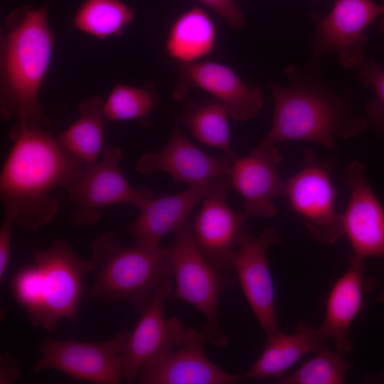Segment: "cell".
<instances>
[{"label":"cell","mask_w":384,"mask_h":384,"mask_svg":"<svg viewBox=\"0 0 384 384\" xmlns=\"http://www.w3.org/2000/svg\"><path fill=\"white\" fill-rule=\"evenodd\" d=\"M12 147L0 175L4 213L21 228L33 231L50 223L60 203L53 194L78 180L88 166L65 149L48 128L17 123Z\"/></svg>","instance_id":"cell-1"},{"label":"cell","mask_w":384,"mask_h":384,"mask_svg":"<svg viewBox=\"0 0 384 384\" xmlns=\"http://www.w3.org/2000/svg\"><path fill=\"white\" fill-rule=\"evenodd\" d=\"M284 75L289 86L269 83L274 113L262 142L307 141L334 151L335 137L348 139L367 129V120L356 111L353 89L334 88L323 76L320 59L313 57L304 68L289 65Z\"/></svg>","instance_id":"cell-2"},{"label":"cell","mask_w":384,"mask_h":384,"mask_svg":"<svg viewBox=\"0 0 384 384\" xmlns=\"http://www.w3.org/2000/svg\"><path fill=\"white\" fill-rule=\"evenodd\" d=\"M49 6L23 5L11 11L1 46V114L48 128L53 124L39 102L54 38L48 21Z\"/></svg>","instance_id":"cell-3"},{"label":"cell","mask_w":384,"mask_h":384,"mask_svg":"<svg viewBox=\"0 0 384 384\" xmlns=\"http://www.w3.org/2000/svg\"><path fill=\"white\" fill-rule=\"evenodd\" d=\"M31 257L33 264L14 274L12 292L29 322L52 331L60 320L75 316L83 277L96 270L97 264L81 259L63 240H55L46 249H33Z\"/></svg>","instance_id":"cell-4"},{"label":"cell","mask_w":384,"mask_h":384,"mask_svg":"<svg viewBox=\"0 0 384 384\" xmlns=\"http://www.w3.org/2000/svg\"><path fill=\"white\" fill-rule=\"evenodd\" d=\"M97 273L90 295L107 302L124 300L140 312L159 286L172 277V247H126L118 234L105 233L91 242Z\"/></svg>","instance_id":"cell-5"},{"label":"cell","mask_w":384,"mask_h":384,"mask_svg":"<svg viewBox=\"0 0 384 384\" xmlns=\"http://www.w3.org/2000/svg\"><path fill=\"white\" fill-rule=\"evenodd\" d=\"M172 247V297L188 303L206 319L202 331L206 341L216 347L228 343L218 319L220 297L225 287L222 273L211 266L196 247L188 221L175 233Z\"/></svg>","instance_id":"cell-6"},{"label":"cell","mask_w":384,"mask_h":384,"mask_svg":"<svg viewBox=\"0 0 384 384\" xmlns=\"http://www.w3.org/2000/svg\"><path fill=\"white\" fill-rule=\"evenodd\" d=\"M123 149L116 145L105 147L102 157L89 166L84 174L66 190L75 206L71 223L75 227L97 223L100 210L116 204H128L140 210L155 197L150 189L132 186L120 169Z\"/></svg>","instance_id":"cell-7"},{"label":"cell","mask_w":384,"mask_h":384,"mask_svg":"<svg viewBox=\"0 0 384 384\" xmlns=\"http://www.w3.org/2000/svg\"><path fill=\"white\" fill-rule=\"evenodd\" d=\"M337 161L335 157L319 158L307 149L303 167L286 180L287 193L292 209L299 214L310 234L319 242L331 245L344 234L343 215L336 213V190L331 173Z\"/></svg>","instance_id":"cell-8"},{"label":"cell","mask_w":384,"mask_h":384,"mask_svg":"<svg viewBox=\"0 0 384 384\" xmlns=\"http://www.w3.org/2000/svg\"><path fill=\"white\" fill-rule=\"evenodd\" d=\"M130 334L122 330L109 340L95 343L47 338L39 348L40 358L33 370L52 369L80 380L119 384Z\"/></svg>","instance_id":"cell-9"},{"label":"cell","mask_w":384,"mask_h":384,"mask_svg":"<svg viewBox=\"0 0 384 384\" xmlns=\"http://www.w3.org/2000/svg\"><path fill=\"white\" fill-rule=\"evenodd\" d=\"M382 12V4L373 0H335L326 16L314 18L313 57L321 59L326 53H335L344 68H360L368 41L365 31Z\"/></svg>","instance_id":"cell-10"},{"label":"cell","mask_w":384,"mask_h":384,"mask_svg":"<svg viewBox=\"0 0 384 384\" xmlns=\"http://www.w3.org/2000/svg\"><path fill=\"white\" fill-rule=\"evenodd\" d=\"M170 279L156 289L130 334L124 353L122 381L134 383L145 366L159 354L173 348L184 338L188 327L176 317L167 319L165 304L172 296Z\"/></svg>","instance_id":"cell-11"},{"label":"cell","mask_w":384,"mask_h":384,"mask_svg":"<svg viewBox=\"0 0 384 384\" xmlns=\"http://www.w3.org/2000/svg\"><path fill=\"white\" fill-rule=\"evenodd\" d=\"M175 63L178 73L172 91L175 100H183L191 89L203 90L221 102L229 117L238 121L254 118L263 107L262 90L243 82L226 65L210 60Z\"/></svg>","instance_id":"cell-12"},{"label":"cell","mask_w":384,"mask_h":384,"mask_svg":"<svg viewBox=\"0 0 384 384\" xmlns=\"http://www.w3.org/2000/svg\"><path fill=\"white\" fill-rule=\"evenodd\" d=\"M279 240V233L272 228H265L257 236H253L246 228L238 242L233 265L247 302L267 338L280 331L267 260L269 249Z\"/></svg>","instance_id":"cell-13"},{"label":"cell","mask_w":384,"mask_h":384,"mask_svg":"<svg viewBox=\"0 0 384 384\" xmlns=\"http://www.w3.org/2000/svg\"><path fill=\"white\" fill-rule=\"evenodd\" d=\"M202 331L188 328L183 341L157 356L141 372L142 384H233L243 380L211 362L205 355Z\"/></svg>","instance_id":"cell-14"},{"label":"cell","mask_w":384,"mask_h":384,"mask_svg":"<svg viewBox=\"0 0 384 384\" xmlns=\"http://www.w3.org/2000/svg\"><path fill=\"white\" fill-rule=\"evenodd\" d=\"M230 188V179L226 176L189 186L174 195L161 193L139 210V215L128 225L127 231L135 245L157 249L167 234L175 233L188 222L191 213L207 196Z\"/></svg>","instance_id":"cell-15"},{"label":"cell","mask_w":384,"mask_h":384,"mask_svg":"<svg viewBox=\"0 0 384 384\" xmlns=\"http://www.w3.org/2000/svg\"><path fill=\"white\" fill-rule=\"evenodd\" d=\"M281 160L275 144L262 141L249 155L234 161L228 176L230 188L244 198L247 218L276 215L273 199L287 193V182L277 170Z\"/></svg>","instance_id":"cell-16"},{"label":"cell","mask_w":384,"mask_h":384,"mask_svg":"<svg viewBox=\"0 0 384 384\" xmlns=\"http://www.w3.org/2000/svg\"><path fill=\"white\" fill-rule=\"evenodd\" d=\"M350 188V200L343 214L344 232L353 254L377 257L384 263V208L366 176L364 165L355 161L343 174Z\"/></svg>","instance_id":"cell-17"},{"label":"cell","mask_w":384,"mask_h":384,"mask_svg":"<svg viewBox=\"0 0 384 384\" xmlns=\"http://www.w3.org/2000/svg\"><path fill=\"white\" fill-rule=\"evenodd\" d=\"M236 159L226 154L213 156L202 151L185 137L175 117L166 145L159 152L142 156L136 169L142 174L164 171L174 182L192 186L228 176Z\"/></svg>","instance_id":"cell-18"},{"label":"cell","mask_w":384,"mask_h":384,"mask_svg":"<svg viewBox=\"0 0 384 384\" xmlns=\"http://www.w3.org/2000/svg\"><path fill=\"white\" fill-rule=\"evenodd\" d=\"M228 190L207 196L192 225L195 245L203 257L220 272L232 268L235 251L245 230L247 216L230 208Z\"/></svg>","instance_id":"cell-19"},{"label":"cell","mask_w":384,"mask_h":384,"mask_svg":"<svg viewBox=\"0 0 384 384\" xmlns=\"http://www.w3.org/2000/svg\"><path fill=\"white\" fill-rule=\"evenodd\" d=\"M365 258L353 254L344 273L333 284L326 301V314L319 333L326 341H333L335 349L348 355L352 351L350 329L353 321L365 307L364 295L371 289L366 277Z\"/></svg>","instance_id":"cell-20"},{"label":"cell","mask_w":384,"mask_h":384,"mask_svg":"<svg viewBox=\"0 0 384 384\" xmlns=\"http://www.w3.org/2000/svg\"><path fill=\"white\" fill-rule=\"evenodd\" d=\"M326 341L319 331L306 321H300L292 334L278 331L266 340L260 356L247 372L240 374L247 379H278L304 356L316 353L324 347Z\"/></svg>","instance_id":"cell-21"},{"label":"cell","mask_w":384,"mask_h":384,"mask_svg":"<svg viewBox=\"0 0 384 384\" xmlns=\"http://www.w3.org/2000/svg\"><path fill=\"white\" fill-rule=\"evenodd\" d=\"M217 28L207 12L195 6L171 23L165 41L167 55L175 63L201 61L215 48Z\"/></svg>","instance_id":"cell-22"},{"label":"cell","mask_w":384,"mask_h":384,"mask_svg":"<svg viewBox=\"0 0 384 384\" xmlns=\"http://www.w3.org/2000/svg\"><path fill=\"white\" fill-rule=\"evenodd\" d=\"M105 101L92 97L78 106L79 117L57 139L88 166L95 164L104 150Z\"/></svg>","instance_id":"cell-23"},{"label":"cell","mask_w":384,"mask_h":384,"mask_svg":"<svg viewBox=\"0 0 384 384\" xmlns=\"http://www.w3.org/2000/svg\"><path fill=\"white\" fill-rule=\"evenodd\" d=\"M228 116L224 105L214 99L201 102H189L181 119L200 142L236 159L231 144Z\"/></svg>","instance_id":"cell-24"},{"label":"cell","mask_w":384,"mask_h":384,"mask_svg":"<svg viewBox=\"0 0 384 384\" xmlns=\"http://www.w3.org/2000/svg\"><path fill=\"white\" fill-rule=\"evenodd\" d=\"M132 7L121 0H85L73 18L79 31L99 39L119 35L134 19Z\"/></svg>","instance_id":"cell-25"},{"label":"cell","mask_w":384,"mask_h":384,"mask_svg":"<svg viewBox=\"0 0 384 384\" xmlns=\"http://www.w3.org/2000/svg\"><path fill=\"white\" fill-rule=\"evenodd\" d=\"M159 102L156 90L151 82L143 87L117 84L105 101V119L107 122L135 120L147 126Z\"/></svg>","instance_id":"cell-26"},{"label":"cell","mask_w":384,"mask_h":384,"mask_svg":"<svg viewBox=\"0 0 384 384\" xmlns=\"http://www.w3.org/2000/svg\"><path fill=\"white\" fill-rule=\"evenodd\" d=\"M348 368L346 355L324 346L292 374L278 379V383L343 384L346 383Z\"/></svg>","instance_id":"cell-27"},{"label":"cell","mask_w":384,"mask_h":384,"mask_svg":"<svg viewBox=\"0 0 384 384\" xmlns=\"http://www.w3.org/2000/svg\"><path fill=\"white\" fill-rule=\"evenodd\" d=\"M359 69L361 83L374 92L366 106L368 124L384 137V68L378 63L368 60Z\"/></svg>","instance_id":"cell-28"},{"label":"cell","mask_w":384,"mask_h":384,"mask_svg":"<svg viewBox=\"0 0 384 384\" xmlns=\"http://www.w3.org/2000/svg\"><path fill=\"white\" fill-rule=\"evenodd\" d=\"M217 13L226 23L241 29L245 24V18L236 5L235 0H198Z\"/></svg>","instance_id":"cell-29"},{"label":"cell","mask_w":384,"mask_h":384,"mask_svg":"<svg viewBox=\"0 0 384 384\" xmlns=\"http://www.w3.org/2000/svg\"><path fill=\"white\" fill-rule=\"evenodd\" d=\"M15 224L14 218L4 213L0 227V280L2 282L10 261L11 234L12 225Z\"/></svg>","instance_id":"cell-30"},{"label":"cell","mask_w":384,"mask_h":384,"mask_svg":"<svg viewBox=\"0 0 384 384\" xmlns=\"http://www.w3.org/2000/svg\"><path fill=\"white\" fill-rule=\"evenodd\" d=\"M20 376L21 372L15 359L8 353H1L0 357V383H13Z\"/></svg>","instance_id":"cell-31"},{"label":"cell","mask_w":384,"mask_h":384,"mask_svg":"<svg viewBox=\"0 0 384 384\" xmlns=\"http://www.w3.org/2000/svg\"><path fill=\"white\" fill-rule=\"evenodd\" d=\"M382 6H383V12L380 16V19L379 21V28L381 33H384V1L383 2Z\"/></svg>","instance_id":"cell-32"},{"label":"cell","mask_w":384,"mask_h":384,"mask_svg":"<svg viewBox=\"0 0 384 384\" xmlns=\"http://www.w3.org/2000/svg\"><path fill=\"white\" fill-rule=\"evenodd\" d=\"M376 302L384 303V291L377 297Z\"/></svg>","instance_id":"cell-33"}]
</instances>
